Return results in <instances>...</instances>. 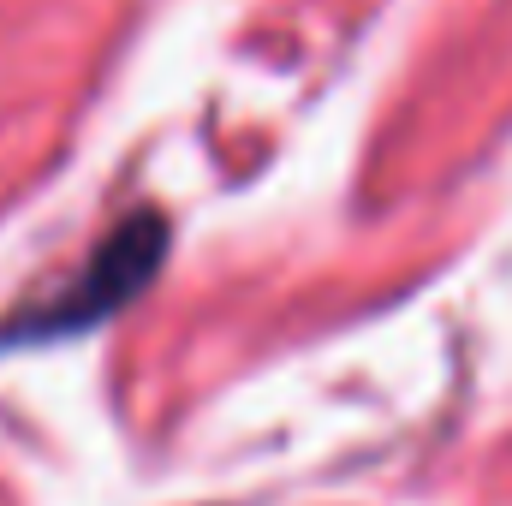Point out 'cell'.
<instances>
[{"label":"cell","mask_w":512,"mask_h":506,"mask_svg":"<svg viewBox=\"0 0 512 506\" xmlns=\"http://www.w3.org/2000/svg\"><path fill=\"white\" fill-rule=\"evenodd\" d=\"M161 251H167V221H155V215H131L126 227L96 251V262L84 268V280H78L66 298H54L48 316H36V328H84V322L120 310L131 292L149 280V268L161 262Z\"/></svg>","instance_id":"obj_1"}]
</instances>
